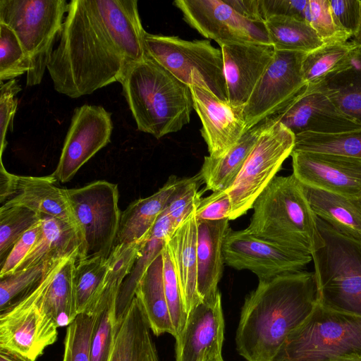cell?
I'll return each mask as SVG.
<instances>
[{
  "label": "cell",
  "mask_w": 361,
  "mask_h": 361,
  "mask_svg": "<svg viewBox=\"0 0 361 361\" xmlns=\"http://www.w3.org/2000/svg\"><path fill=\"white\" fill-rule=\"evenodd\" d=\"M137 0H72L47 71L71 98L122 82L147 56Z\"/></svg>",
  "instance_id": "6da1fadb"
},
{
  "label": "cell",
  "mask_w": 361,
  "mask_h": 361,
  "mask_svg": "<svg viewBox=\"0 0 361 361\" xmlns=\"http://www.w3.org/2000/svg\"><path fill=\"white\" fill-rule=\"evenodd\" d=\"M317 303L313 271L301 270L259 281L241 310L235 336L238 353L247 361H273L288 334Z\"/></svg>",
  "instance_id": "7a4b0ae2"
},
{
  "label": "cell",
  "mask_w": 361,
  "mask_h": 361,
  "mask_svg": "<svg viewBox=\"0 0 361 361\" xmlns=\"http://www.w3.org/2000/svg\"><path fill=\"white\" fill-rule=\"evenodd\" d=\"M121 84L138 130L159 139L190 123V87L147 55L128 71Z\"/></svg>",
  "instance_id": "3957f363"
},
{
  "label": "cell",
  "mask_w": 361,
  "mask_h": 361,
  "mask_svg": "<svg viewBox=\"0 0 361 361\" xmlns=\"http://www.w3.org/2000/svg\"><path fill=\"white\" fill-rule=\"evenodd\" d=\"M246 228L252 235L286 249L312 255L324 245L317 216L302 183L292 173L275 176L255 201Z\"/></svg>",
  "instance_id": "277c9868"
},
{
  "label": "cell",
  "mask_w": 361,
  "mask_h": 361,
  "mask_svg": "<svg viewBox=\"0 0 361 361\" xmlns=\"http://www.w3.org/2000/svg\"><path fill=\"white\" fill-rule=\"evenodd\" d=\"M324 245L312 255L318 304L361 317V243L317 217Z\"/></svg>",
  "instance_id": "5b68a950"
},
{
  "label": "cell",
  "mask_w": 361,
  "mask_h": 361,
  "mask_svg": "<svg viewBox=\"0 0 361 361\" xmlns=\"http://www.w3.org/2000/svg\"><path fill=\"white\" fill-rule=\"evenodd\" d=\"M273 361H361V317L317 304Z\"/></svg>",
  "instance_id": "8992f818"
},
{
  "label": "cell",
  "mask_w": 361,
  "mask_h": 361,
  "mask_svg": "<svg viewBox=\"0 0 361 361\" xmlns=\"http://www.w3.org/2000/svg\"><path fill=\"white\" fill-rule=\"evenodd\" d=\"M68 8L66 0H0V23L13 30L29 61L27 87L41 83Z\"/></svg>",
  "instance_id": "52a82bcc"
},
{
  "label": "cell",
  "mask_w": 361,
  "mask_h": 361,
  "mask_svg": "<svg viewBox=\"0 0 361 361\" xmlns=\"http://www.w3.org/2000/svg\"><path fill=\"white\" fill-rule=\"evenodd\" d=\"M146 53L178 80L209 90L228 102L221 50L207 39L186 40L177 36L145 35Z\"/></svg>",
  "instance_id": "ba28073f"
},
{
  "label": "cell",
  "mask_w": 361,
  "mask_h": 361,
  "mask_svg": "<svg viewBox=\"0 0 361 361\" xmlns=\"http://www.w3.org/2000/svg\"><path fill=\"white\" fill-rule=\"evenodd\" d=\"M63 259L21 298L1 311L0 351L36 361L56 342L58 326L45 309L44 295Z\"/></svg>",
  "instance_id": "9c48e42d"
},
{
  "label": "cell",
  "mask_w": 361,
  "mask_h": 361,
  "mask_svg": "<svg viewBox=\"0 0 361 361\" xmlns=\"http://www.w3.org/2000/svg\"><path fill=\"white\" fill-rule=\"evenodd\" d=\"M65 192L81 241L77 262L107 259L114 247L121 216L118 185L96 180Z\"/></svg>",
  "instance_id": "30bf717a"
},
{
  "label": "cell",
  "mask_w": 361,
  "mask_h": 361,
  "mask_svg": "<svg viewBox=\"0 0 361 361\" xmlns=\"http://www.w3.org/2000/svg\"><path fill=\"white\" fill-rule=\"evenodd\" d=\"M254 147L232 185L226 190L232 202L230 220L247 212L290 156L295 135L282 123L269 118Z\"/></svg>",
  "instance_id": "8fae6325"
},
{
  "label": "cell",
  "mask_w": 361,
  "mask_h": 361,
  "mask_svg": "<svg viewBox=\"0 0 361 361\" xmlns=\"http://www.w3.org/2000/svg\"><path fill=\"white\" fill-rule=\"evenodd\" d=\"M305 54L275 51L271 63L243 106L247 130L274 114L305 88L302 73Z\"/></svg>",
  "instance_id": "7c38bea8"
},
{
  "label": "cell",
  "mask_w": 361,
  "mask_h": 361,
  "mask_svg": "<svg viewBox=\"0 0 361 361\" xmlns=\"http://www.w3.org/2000/svg\"><path fill=\"white\" fill-rule=\"evenodd\" d=\"M188 25L201 35L224 43L271 44L264 23L238 13L226 0H176Z\"/></svg>",
  "instance_id": "4fadbf2b"
},
{
  "label": "cell",
  "mask_w": 361,
  "mask_h": 361,
  "mask_svg": "<svg viewBox=\"0 0 361 361\" xmlns=\"http://www.w3.org/2000/svg\"><path fill=\"white\" fill-rule=\"evenodd\" d=\"M225 263L237 270H250L259 281L304 270L311 255L292 251L261 239L247 230L230 228L223 245Z\"/></svg>",
  "instance_id": "5bb4252c"
},
{
  "label": "cell",
  "mask_w": 361,
  "mask_h": 361,
  "mask_svg": "<svg viewBox=\"0 0 361 361\" xmlns=\"http://www.w3.org/2000/svg\"><path fill=\"white\" fill-rule=\"evenodd\" d=\"M111 113L102 106L84 104L75 109L61 156L52 175L60 182L71 180L78 171L111 140Z\"/></svg>",
  "instance_id": "9a60e30c"
},
{
  "label": "cell",
  "mask_w": 361,
  "mask_h": 361,
  "mask_svg": "<svg viewBox=\"0 0 361 361\" xmlns=\"http://www.w3.org/2000/svg\"><path fill=\"white\" fill-rule=\"evenodd\" d=\"M269 118L279 122L295 135L305 133H334L361 128L345 114L326 92L325 84L307 87Z\"/></svg>",
  "instance_id": "2e32d148"
},
{
  "label": "cell",
  "mask_w": 361,
  "mask_h": 361,
  "mask_svg": "<svg viewBox=\"0 0 361 361\" xmlns=\"http://www.w3.org/2000/svg\"><path fill=\"white\" fill-rule=\"evenodd\" d=\"M290 156L293 174L302 184L351 199L361 195V160L302 151Z\"/></svg>",
  "instance_id": "e0dca14e"
},
{
  "label": "cell",
  "mask_w": 361,
  "mask_h": 361,
  "mask_svg": "<svg viewBox=\"0 0 361 361\" xmlns=\"http://www.w3.org/2000/svg\"><path fill=\"white\" fill-rule=\"evenodd\" d=\"M56 180L52 174L47 176H16L8 173L1 162V206H23L70 224L78 231L65 189L56 186Z\"/></svg>",
  "instance_id": "ac0fdd59"
},
{
  "label": "cell",
  "mask_w": 361,
  "mask_h": 361,
  "mask_svg": "<svg viewBox=\"0 0 361 361\" xmlns=\"http://www.w3.org/2000/svg\"><path fill=\"white\" fill-rule=\"evenodd\" d=\"M224 338V319L219 291L188 314L185 326L176 338V361H208L222 357Z\"/></svg>",
  "instance_id": "d6986e66"
},
{
  "label": "cell",
  "mask_w": 361,
  "mask_h": 361,
  "mask_svg": "<svg viewBox=\"0 0 361 361\" xmlns=\"http://www.w3.org/2000/svg\"><path fill=\"white\" fill-rule=\"evenodd\" d=\"M190 89L209 156L220 157L247 130L243 107H235L221 100L204 87L193 85Z\"/></svg>",
  "instance_id": "ffe728a7"
},
{
  "label": "cell",
  "mask_w": 361,
  "mask_h": 361,
  "mask_svg": "<svg viewBox=\"0 0 361 361\" xmlns=\"http://www.w3.org/2000/svg\"><path fill=\"white\" fill-rule=\"evenodd\" d=\"M223 56L228 102L243 107L271 63L275 49L263 43H224Z\"/></svg>",
  "instance_id": "44dd1931"
},
{
  "label": "cell",
  "mask_w": 361,
  "mask_h": 361,
  "mask_svg": "<svg viewBox=\"0 0 361 361\" xmlns=\"http://www.w3.org/2000/svg\"><path fill=\"white\" fill-rule=\"evenodd\" d=\"M195 212L173 231L166 243L188 314L202 301L197 290V226Z\"/></svg>",
  "instance_id": "7402d4cb"
},
{
  "label": "cell",
  "mask_w": 361,
  "mask_h": 361,
  "mask_svg": "<svg viewBox=\"0 0 361 361\" xmlns=\"http://www.w3.org/2000/svg\"><path fill=\"white\" fill-rule=\"evenodd\" d=\"M229 221L197 220V290L202 300L212 298L219 292L225 262L223 245L230 229Z\"/></svg>",
  "instance_id": "603a6c76"
},
{
  "label": "cell",
  "mask_w": 361,
  "mask_h": 361,
  "mask_svg": "<svg viewBox=\"0 0 361 361\" xmlns=\"http://www.w3.org/2000/svg\"><path fill=\"white\" fill-rule=\"evenodd\" d=\"M152 333L142 305L135 296L122 319L116 322L109 361H159Z\"/></svg>",
  "instance_id": "cb8c5ba5"
},
{
  "label": "cell",
  "mask_w": 361,
  "mask_h": 361,
  "mask_svg": "<svg viewBox=\"0 0 361 361\" xmlns=\"http://www.w3.org/2000/svg\"><path fill=\"white\" fill-rule=\"evenodd\" d=\"M178 182L179 179L176 177H170L152 195L131 202L121 213L115 245L147 240Z\"/></svg>",
  "instance_id": "d4e9b609"
},
{
  "label": "cell",
  "mask_w": 361,
  "mask_h": 361,
  "mask_svg": "<svg viewBox=\"0 0 361 361\" xmlns=\"http://www.w3.org/2000/svg\"><path fill=\"white\" fill-rule=\"evenodd\" d=\"M268 123V119L265 118L246 130L238 142L221 156L204 157L200 175L206 184L207 190L226 191L232 185Z\"/></svg>",
  "instance_id": "484cf974"
},
{
  "label": "cell",
  "mask_w": 361,
  "mask_h": 361,
  "mask_svg": "<svg viewBox=\"0 0 361 361\" xmlns=\"http://www.w3.org/2000/svg\"><path fill=\"white\" fill-rule=\"evenodd\" d=\"M41 216L40 236L16 271L73 256L78 258L81 241L77 229L57 218L45 214Z\"/></svg>",
  "instance_id": "4316f807"
},
{
  "label": "cell",
  "mask_w": 361,
  "mask_h": 361,
  "mask_svg": "<svg viewBox=\"0 0 361 361\" xmlns=\"http://www.w3.org/2000/svg\"><path fill=\"white\" fill-rule=\"evenodd\" d=\"M302 185L317 217L341 234L361 243V212L351 198Z\"/></svg>",
  "instance_id": "83f0119b"
},
{
  "label": "cell",
  "mask_w": 361,
  "mask_h": 361,
  "mask_svg": "<svg viewBox=\"0 0 361 361\" xmlns=\"http://www.w3.org/2000/svg\"><path fill=\"white\" fill-rule=\"evenodd\" d=\"M135 296L142 305L152 333L156 336L168 333L176 338L164 288L162 252L145 271Z\"/></svg>",
  "instance_id": "f1b7e54d"
},
{
  "label": "cell",
  "mask_w": 361,
  "mask_h": 361,
  "mask_svg": "<svg viewBox=\"0 0 361 361\" xmlns=\"http://www.w3.org/2000/svg\"><path fill=\"white\" fill-rule=\"evenodd\" d=\"M174 228L163 211L149 238L143 243L139 257L119 290L116 302V322H119L129 307L141 278L152 262L161 253Z\"/></svg>",
  "instance_id": "f546056e"
},
{
  "label": "cell",
  "mask_w": 361,
  "mask_h": 361,
  "mask_svg": "<svg viewBox=\"0 0 361 361\" xmlns=\"http://www.w3.org/2000/svg\"><path fill=\"white\" fill-rule=\"evenodd\" d=\"M358 47L351 40L324 44L305 54L302 73L307 87L326 83L336 74L346 69Z\"/></svg>",
  "instance_id": "4dcf8cb0"
},
{
  "label": "cell",
  "mask_w": 361,
  "mask_h": 361,
  "mask_svg": "<svg viewBox=\"0 0 361 361\" xmlns=\"http://www.w3.org/2000/svg\"><path fill=\"white\" fill-rule=\"evenodd\" d=\"M77 260L73 256L61 262L44 295L45 309L58 328L69 326L78 315L73 284Z\"/></svg>",
  "instance_id": "1f68e13d"
},
{
  "label": "cell",
  "mask_w": 361,
  "mask_h": 361,
  "mask_svg": "<svg viewBox=\"0 0 361 361\" xmlns=\"http://www.w3.org/2000/svg\"><path fill=\"white\" fill-rule=\"evenodd\" d=\"M264 23L275 50L307 54L324 44L310 25L300 19L273 16Z\"/></svg>",
  "instance_id": "d6a6232c"
},
{
  "label": "cell",
  "mask_w": 361,
  "mask_h": 361,
  "mask_svg": "<svg viewBox=\"0 0 361 361\" xmlns=\"http://www.w3.org/2000/svg\"><path fill=\"white\" fill-rule=\"evenodd\" d=\"M330 97L347 115L361 124V49L349 66L325 83Z\"/></svg>",
  "instance_id": "836d02e7"
},
{
  "label": "cell",
  "mask_w": 361,
  "mask_h": 361,
  "mask_svg": "<svg viewBox=\"0 0 361 361\" xmlns=\"http://www.w3.org/2000/svg\"><path fill=\"white\" fill-rule=\"evenodd\" d=\"M293 151L334 154L361 160V128L334 133L295 135Z\"/></svg>",
  "instance_id": "e575fe53"
},
{
  "label": "cell",
  "mask_w": 361,
  "mask_h": 361,
  "mask_svg": "<svg viewBox=\"0 0 361 361\" xmlns=\"http://www.w3.org/2000/svg\"><path fill=\"white\" fill-rule=\"evenodd\" d=\"M118 293L101 295L95 306L96 318L93 328L90 361H109L116 334V302Z\"/></svg>",
  "instance_id": "d590c367"
},
{
  "label": "cell",
  "mask_w": 361,
  "mask_h": 361,
  "mask_svg": "<svg viewBox=\"0 0 361 361\" xmlns=\"http://www.w3.org/2000/svg\"><path fill=\"white\" fill-rule=\"evenodd\" d=\"M107 268V259L102 257L78 261L73 284L77 314L92 312Z\"/></svg>",
  "instance_id": "8d00e7d4"
},
{
  "label": "cell",
  "mask_w": 361,
  "mask_h": 361,
  "mask_svg": "<svg viewBox=\"0 0 361 361\" xmlns=\"http://www.w3.org/2000/svg\"><path fill=\"white\" fill-rule=\"evenodd\" d=\"M41 219V214L23 206H1L0 265L17 241Z\"/></svg>",
  "instance_id": "74e56055"
},
{
  "label": "cell",
  "mask_w": 361,
  "mask_h": 361,
  "mask_svg": "<svg viewBox=\"0 0 361 361\" xmlns=\"http://www.w3.org/2000/svg\"><path fill=\"white\" fill-rule=\"evenodd\" d=\"M60 261L39 264L1 278L0 311L16 302L38 284L47 271Z\"/></svg>",
  "instance_id": "f35d334b"
},
{
  "label": "cell",
  "mask_w": 361,
  "mask_h": 361,
  "mask_svg": "<svg viewBox=\"0 0 361 361\" xmlns=\"http://www.w3.org/2000/svg\"><path fill=\"white\" fill-rule=\"evenodd\" d=\"M96 311L80 313L67 326L62 361H90V343Z\"/></svg>",
  "instance_id": "ab89813d"
},
{
  "label": "cell",
  "mask_w": 361,
  "mask_h": 361,
  "mask_svg": "<svg viewBox=\"0 0 361 361\" xmlns=\"http://www.w3.org/2000/svg\"><path fill=\"white\" fill-rule=\"evenodd\" d=\"M29 61L16 33L0 23V81L11 80L27 73Z\"/></svg>",
  "instance_id": "60d3db41"
},
{
  "label": "cell",
  "mask_w": 361,
  "mask_h": 361,
  "mask_svg": "<svg viewBox=\"0 0 361 361\" xmlns=\"http://www.w3.org/2000/svg\"><path fill=\"white\" fill-rule=\"evenodd\" d=\"M307 23L324 44L345 42L353 37L336 19L329 0H309Z\"/></svg>",
  "instance_id": "b9f144b4"
},
{
  "label": "cell",
  "mask_w": 361,
  "mask_h": 361,
  "mask_svg": "<svg viewBox=\"0 0 361 361\" xmlns=\"http://www.w3.org/2000/svg\"><path fill=\"white\" fill-rule=\"evenodd\" d=\"M162 257L164 292L172 324L177 337L185 326L188 313L174 265L166 245L162 250Z\"/></svg>",
  "instance_id": "7bdbcfd3"
},
{
  "label": "cell",
  "mask_w": 361,
  "mask_h": 361,
  "mask_svg": "<svg viewBox=\"0 0 361 361\" xmlns=\"http://www.w3.org/2000/svg\"><path fill=\"white\" fill-rule=\"evenodd\" d=\"M197 176L179 179L164 211L169 216L174 229L195 211L202 199L198 192Z\"/></svg>",
  "instance_id": "ee69618b"
},
{
  "label": "cell",
  "mask_w": 361,
  "mask_h": 361,
  "mask_svg": "<svg viewBox=\"0 0 361 361\" xmlns=\"http://www.w3.org/2000/svg\"><path fill=\"white\" fill-rule=\"evenodd\" d=\"M22 90L21 86L16 79L1 82L0 87V158L2 161V155L6 147V133L12 121L18 106L17 94Z\"/></svg>",
  "instance_id": "f6af8a7d"
},
{
  "label": "cell",
  "mask_w": 361,
  "mask_h": 361,
  "mask_svg": "<svg viewBox=\"0 0 361 361\" xmlns=\"http://www.w3.org/2000/svg\"><path fill=\"white\" fill-rule=\"evenodd\" d=\"M41 232L42 219L39 223L25 232L14 245L1 264L0 279L16 271L37 242Z\"/></svg>",
  "instance_id": "bcb514c9"
},
{
  "label": "cell",
  "mask_w": 361,
  "mask_h": 361,
  "mask_svg": "<svg viewBox=\"0 0 361 361\" xmlns=\"http://www.w3.org/2000/svg\"><path fill=\"white\" fill-rule=\"evenodd\" d=\"M231 211L232 202L229 195L226 191L219 190L202 198L195 214L197 220L218 221L229 219Z\"/></svg>",
  "instance_id": "7dc6e473"
},
{
  "label": "cell",
  "mask_w": 361,
  "mask_h": 361,
  "mask_svg": "<svg viewBox=\"0 0 361 361\" xmlns=\"http://www.w3.org/2000/svg\"><path fill=\"white\" fill-rule=\"evenodd\" d=\"M309 0H259L262 22L273 16H285L307 22Z\"/></svg>",
  "instance_id": "c3c4849f"
},
{
  "label": "cell",
  "mask_w": 361,
  "mask_h": 361,
  "mask_svg": "<svg viewBox=\"0 0 361 361\" xmlns=\"http://www.w3.org/2000/svg\"><path fill=\"white\" fill-rule=\"evenodd\" d=\"M329 2L341 25L353 36L360 22V0H329Z\"/></svg>",
  "instance_id": "681fc988"
},
{
  "label": "cell",
  "mask_w": 361,
  "mask_h": 361,
  "mask_svg": "<svg viewBox=\"0 0 361 361\" xmlns=\"http://www.w3.org/2000/svg\"><path fill=\"white\" fill-rule=\"evenodd\" d=\"M226 1L238 13L245 18L251 20L262 22L260 15L259 0Z\"/></svg>",
  "instance_id": "f907efd6"
},
{
  "label": "cell",
  "mask_w": 361,
  "mask_h": 361,
  "mask_svg": "<svg viewBox=\"0 0 361 361\" xmlns=\"http://www.w3.org/2000/svg\"><path fill=\"white\" fill-rule=\"evenodd\" d=\"M0 361H31L30 360L0 351Z\"/></svg>",
  "instance_id": "816d5d0a"
},
{
  "label": "cell",
  "mask_w": 361,
  "mask_h": 361,
  "mask_svg": "<svg viewBox=\"0 0 361 361\" xmlns=\"http://www.w3.org/2000/svg\"><path fill=\"white\" fill-rule=\"evenodd\" d=\"M352 41L360 48L361 49V0H360V22L357 30L354 33L353 36Z\"/></svg>",
  "instance_id": "f5cc1de1"
},
{
  "label": "cell",
  "mask_w": 361,
  "mask_h": 361,
  "mask_svg": "<svg viewBox=\"0 0 361 361\" xmlns=\"http://www.w3.org/2000/svg\"><path fill=\"white\" fill-rule=\"evenodd\" d=\"M352 200L361 212V195L357 198L352 199Z\"/></svg>",
  "instance_id": "db71d44e"
},
{
  "label": "cell",
  "mask_w": 361,
  "mask_h": 361,
  "mask_svg": "<svg viewBox=\"0 0 361 361\" xmlns=\"http://www.w3.org/2000/svg\"><path fill=\"white\" fill-rule=\"evenodd\" d=\"M208 361H224V360H223V357H216V358L210 359Z\"/></svg>",
  "instance_id": "11a10c76"
}]
</instances>
